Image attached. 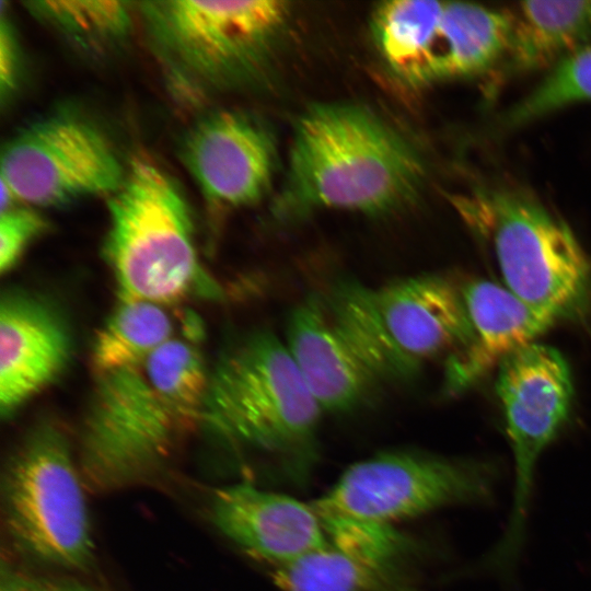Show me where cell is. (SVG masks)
<instances>
[{"mask_svg":"<svg viewBox=\"0 0 591 591\" xmlns=\"http://www.w3.org/2000/svg\"><path fill=\"white\" fill-rule=\"evenodd\" d=\"M425 178L419 152L375 113L352 103H315L296 121L273 210L287 222L318 210L392 215L418 199Z\"/></svg>","mask_w":591,"mask_h":591,"instance_id":"6da1fadb","label":"cell"},{"mask_svg":"<svg viewBox=\"0 0 591 591\" xmlns=\"http://www.w3.org/2000/svg\"><path fill=\"white\" fill-rule=\"evenodd\" d=\"M210 371L193 338L174 337L143 362L96 379L81 429V466L99 489L149 472L202 422Z\"/></svg>","mask_w":591,"mask_h":591,"instance_id":"7a4b0ae2","label":"cell"},{"mask_svg":"<svg viewBox=\"0 0 591 591\" xmlns=\"http://www.w3.org/2000/svg\"><path fill=\"white\" fill-rule=\"evenodd\" d=\"M334 323L381 381H405L431 359L451 356L471 339L461 287L433 274L380 287L352 278L321 293Z\"/></svg>","mask_w":591,"mask_h":591,"instance_id":"3957f363","label":"cell"},{"mask_svg":"<svg viewBox=\"0 0 591 591\" xmlns=\"http://www.w3.org/2000/svg\"><path fill=\"white\" fill-rule=\"evenodd\" d=\"M322 414L286 343L258 329L229 346L210 371L202 422L299 467L315 455Z\"/></svg>","mask_w":591,"mask_h":591,"instance_id":"277c9868","label":"cell"},{"mask_svg":"<svg viewBox=\"0 0 591 591\" xmlns=\"http://www.w3.org/2000/svg\"><path fill=\"white\" fill-rule=\"evenodd\" d=\"M107 201L104 254L119 300L167 305L200 286L219 296L199 264L188 205L163 170L134 159Z\"/></svg>","mask_w":591,"mask_h":591,"instance_id":"5b68a950","label":"cell"},{"mask_svg":"<svg viewBox=\"0 0 591 591\" xmlns=\"http://www.w3.org/2000/svg\"><path fill=\"white\" fill-rule=\"evenodd\" d=\"M494 251L503 286L556 322L582 315L591 298V265L569 225L533 198L482 187L451 198Z\"/></svg>","mask_w":591,"mask_h":591,"instance_id":"8992f818","label":"cell"},{"mask_svg":"<svg viewBox=\"0 0 591 591\" xmlns=\"http://www.w3.org/2000/svg\"><path fill=\"white\" fill-rule=\"evenodd\" d=\"M151 42L171 73L195 88L254 79L280 43L289 3L164 0L140 4Z\"/></svg>","mask_w":591,"mask_h":591,"instance_id":"52a82bcc","label":"cell"},{"mask_svg":"<svg viewBox=\"0 0 591 591\" xmlns=\"http://www.w3.org/2000/svg\"><path fill=\"white\" fill-rule=\"evenodd\" d=\"M2 502L8 532L27 555L68 569L91 563L89 510L69 443L59 429L38 427L16 448L3 473Z\"/></svg>","mask_w":591,"mask_h":591,"instance_id":"ba28073f","label":"cell"},{"mask_svg":"<svg viewBox=\"0 0 591 591\" xmlns=\"http://www.w3.org/2000/svg\"><path fill=\"white\" fill-rule=\"evenodd\" d=\"M497 471L489 463L393 451L350 465L312 502L321 521L394 526L459 503H487Z\"/></svg>","mask_w":591,"mask_h":591,"instance_id":"9c48e42d","label":"cell"},{"mask_svg":"<svg viewBox=\"0 0 591 591\" xmlns=\"http://www.w3.org/2000/svg\"><path fill=\"white\" fill-rule=\"evenodd\" d=\"M495 389L514 460L513 501L502 536L476 566L508 576L524 543L538 459L568 418L573 386L561 352L533 343L500 363Z\"/></svg>","mask_w":591,"mask_h":591,"instance_id":"30bf717a","label":"cell"},{"mask_svg":"<svg viewBox=\"0 0 591 591\" xmlns=\"http://www.w3.org/2000/svg\"><path fill=\"white\" fill-rule=\"evenodd\" d=\"M125 175L105 134L70 111H57L28 123L1 152V182L15 198L37 207L111 196Z\"/></svg>","mask_w":591,"mask_h":591,"instance_id":"8fae6325","label":"cell"},{"mask_svg":"<svg viewBox=\"0 0 591 591\" xmlns=\"http://www.w3.org/2000/svg\"><path fill=\"white\" fill-rule=\"evenodd\" d=\"M182 158L204 198L223 210L264 199L278 163L270 130L254 116L229 109L211 113L192 127Z\"/></svg>","mask_w":591,"mask_h":591,"instance_id":"7c38bea8","label":"cell"},{"mask_svg":"<svg viewBox=\"0 0 591 591\" xmlns=\"http://www.w3.org/2000/svg\"><path fill=\"white\" fill-rule=\"evenodd\" d=\"M72 340L67 323L45 300L9 291L0 305V412L11 416L67 368Z\"/></svg>","mask_w":591,"mask_h":591,"instance_id":"4fadbf2b","label":"cell"},{"mask_svg":"<svg viewBox=\"0 0 591 591\" xmlns=\"http://www.w3.org/2000/svg\"><path fill=\"white\" fill-rule=\"evenodd\" d=\"M211 518L231 542L275 567L328 545L312 503L247 482L215 490Z\"/></svg>","mask_w":591,"mask_h":591,"instance_id":"5bb4252c","label":"cell"},{"mask_svg":"<svg viewBox=\"0 0 591 591\" xmlns=\"http://www.w3.org/2000/svg\"><path fill=\"white\" fill-rule=\"evenodd\" d=\"M461 291L472 336L448 357L444 386L450 394L477 383L509 356L536 343L556 323L494 281L473 279L461 286Z\"/></svg>","mask_w":591,"mask_h":591,"instance_id":"9a60e30c","label":"cell"},{"mask_svg":"<svg viewBox=\"0 0 591 591\" xmlns=\"http://www.w3.org/2000/svg\"><path fill=\"white\" fill-rule=\"evenodd\" d=\"M285 343L323 412L354 410L380 383L334 323L321 293L291 311Z\"/></svg>","mask_w":591,"mask_h":591,"instance_id":"2e32d148","label":"cell"},{"mask_svg":"<svg viewBox=\"0 0 591 591\" xmlns=\"http://www.w3.org/2000/svg\"><path fill=\"white\" fill-rule=\"evenodd\" d=\"M511 34V12L468 2H443L425 85L489 70L506 58Z\"/></svg>","mask_w":591,"mask_h":591,"instance_id":"e0dca14e","label":"cell"},{"mask_svg":"<svg viewBox=\"0 0 591 591\" xmlns=\"http://www.w3.org/2000/svg\"><path fill=\"white\" fill-rule=\"evenodd\" d=\"M510 12L506 58L514 70L553 68L591 44V0L523 1Z\"/></svg>","mask_w":591,"mask_h":591,"instance_id":"ac0fdd59","label":"cell"},{"mask_svg":"<svg viewBox=\"0 0 591 591\" xmlns=\"http://www.w3.org/2000/svg\"><path fill=\"white\" fill-rule=\"evenodd\" d=\"M444 1L393 0L373 11L371 28L376 48L396 78L425 86L429 50Z\"/></svg>","mask_w":591,"mask_h":591,"instance_id":"d6986e66","label":"cell"},{"mask_svg":"<svg viewBox=\"0 0 591 591\" xmlns=\"http://www.w3.org/2000/svg\"><path fill=\"white\" fill-rule=\"evenodd\" d=\"M175 323L164 304L119 300L99 328L91 350L95 378L132 368L174 338Z\"/></svg>","mask_w":591,"mask_h":591,"instance_id":"ffe728a7","label":"cell"},{"mask_svg":"<svg viewBox=\"0 0 591 591\" xmlns=\"http://www.w3.org/2000/svg\"><path fill=\"white\" fill-rule=\"evenodd\" d=\"M273 579L280 591H412L397 566L376 564L329 543L275 567Z\"/></svg>","mask_w":591,"mask_h":591,"instance_id":"44dd1931","label":"cell"},{"mask_svg":"<svg viewBox=\"0 0 591 591\" xmlns=\"http://www.w3.org/2000/svg\"><path fill=\"white\" fill-rule=\"evenodd\" d=\"M123 1H30L27 10L69 40L103 48L121 40L131 27V10Z\"/></svg>","mask_w":591,"mask_h":591,"instance_id":"7402d4cb","label":"cell"},{"mask_svg":"<svg viewBox=\"0 0 591 591\" xmlns=\"http://www.w3.org/2000/svg\"><path fill=\"white\" fill-rule=\"evenodd\" d=\"M591 102V44L571 54L503 116L506 127H517L564 107Z\"/></svg>","mask_w":591,"mask_h":591,"instance_id":"603a6c76","label":"cell"},{"mask_svg":"<svg viewBox=\"0 0 591 591\" xmlns=\"http://www.w3.org/2000/svg\"><path fill=\"white\" fill-rule=\"evenodd\" d=\"M48 228L46 219L35 209L12 207L0 218V270L11 269L26 247Z\"/></svg>","mask_w":591,"mask_h":591,"instance_id":"cb8c5ba5","label":"cell"},{"mask_svg":"<svg viewBox=\"0 0 591 591\" xmlns=\"http://www.w3.org/2000/svg\"><path fill=\"white\" fill-rule=\"evenodd\" d=\"M0 591H97L88 584L68 578L34 575L2 566Z\"/></svg>","mask_w":591,"mask_h":591,"instance_id":"d4e9b609","label":"cell"},{"mask_svg":"<svg viewBox=\"0 0 591 591\" xmlns=\"http://www.w3.org/2000/svg\"><path fill=\"white\" fill-rule=\"evenodd\" d=\"M18 74V48L12 28L4 13L0 25V88L4 99L15 86Z\"/></svg>","mask_w":591,"mask_h":591,"instance_id":"484cf974","label":"cell"}]
</instances>
